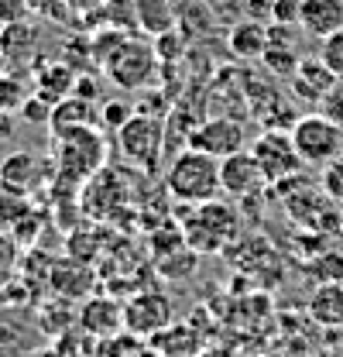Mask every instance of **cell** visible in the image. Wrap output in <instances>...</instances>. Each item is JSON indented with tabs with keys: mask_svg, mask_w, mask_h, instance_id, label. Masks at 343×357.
<instances>
[{
	"mask_svg": "<svg viewBox=\"0 0 343 357\" xmlns=\"http://www.w3.org/2000/svg\"><path fill=\"white\" fill-rule=\"evenodd\" d=\"M89 124H100V110L96 103H89L83 96L69 93L66 100H59L52 107V121H48V131L55 134H66V131H76V128H89Z\"/></svg>",
	"mask_w": 343,
	"mask_h": 357,
	"instance_id": "5bb4252c",
	"label": "cell"
},
{
	"mask_svg": "<svg viewBox=\"0 0 343 357\" xmlns=\"http://www.w3.org/2000/svg\"><path fill=\"white\" fill-rule=\"evenodd\" d=\"M24 100H28V89L21 86V79L10 76V73H0V114L21 110Z\"/></svg>",
	"mask_w": 343,
	"mask_h": 357,
	"instance_id": "d4e9b609",
	"label": "cell"
},
{
	"mask_svg": "<svg viewBox=\"0 0 343 357\" xmlns=\"http://www.w3.org/2000/svg\"><path fill=\"white\" fill-rule=\"evenodd\" d=\"M299 28L312 38H326L343 28V0H302Z\"/></svg>",
	"mask_w": 343,
	"mask_h": 357,
	"instance_id": "9a60e30c",
	"label": "cell"
},
{
	"mask_svg": "<svg viewBox=\"0 0 343 357\" xmlns=\"http://www.w3.org/2000/svg\"><path fill=\"white\" fill-rule=\"evenodd\" d=\"M261 62H264V69H268L271 76H278V79H292L302 59L296 55V48H268V52L261 55Z\"/></svg>",
	"mask_w": 343,
	"mask_h": 357,
	"instance_id": "cb8c5ba5",
	"label": "cell"
},
{
	"mask_svg": "<svg viewBox=\"0 0 343 357\" xmlns=\"http://www.w3.org/2000/svg\"><path fill=\"white\" fill-rule=\"evenodd\" d=\"M227 45H230V55H234V59H244V62L261 59V55L268 52V24L244 17L237 28H230Z\"/></svg>",
	"mask_w": 343,
	"mask_h": 357,
	"instance_id": "e0dca14e",
	"label": "cell"
},
{
	"mask_svg": "<svg viewBox=\"0 0 343 357\" xmlns=\"http://www.w3.org/2000/svg\"><path fill=\"white\" fill-rule=\"evenodd\" d=\"M155 66H158V52L155 42H141V38H124L121 48L100 66L103 76L121 89H141L148 86V79L155 76Z\"/></svg>",
	"mask_w": 343,
	"mask_h": 357,
	"instance_id": "8992f818",
	"label": "cell"
},
{
	"mask_svg": "<svg viewBox=\"0 0 343 357\" xmlns=\"http://www.w3.org/2000/svg\"><path fill=\"white\" fill-rule=\"evenodd\" d=\"M309 271L319 282H343V255L340 251H319V258L309 261Z\"/></svg>",
	"mask_w": 343,
	"mask_h": 357,
	"instance_id": "4316f807",
	"label": "cell"
},
{
	"mask_svg": "<svg viewBox=\"0 0 343 357\" xmlns=\"http://www.w3.org/2000/svg\"><path fill=\"white\" fill-rule=\"evenodd\" d=\"M55 165H59L62 178L89 182L107 165V137L96 131V124L59 134L55 137Z\"/></svg>",
	"mask_w": 343,
	"mask_h": 357,
	"instance_id": "3957f363",
	"label": "cell"
},
{
	"mask_svg": "<svg viewBox=\"0 0 343 357\" xmlns=\"http://www.w3.org/2000/svg\"><path fill=\"white\" fill-rule=\"evenodd\" d=\"M69 3V10H96V7H103V0H66Z\"/></svg>",
	"mask_w": 343,
	"mask_h": 357,
	"instance_id": "74e56055",
	"label": "cell"
},
{
	"mask_svg": "<svg viewBox=\"0 0 343 357\" xmlns=\"http://www.w3.org/2000/svg\"><path fill=\"white\" fill-rule=\"evenodd\" d=\"M292 141L302 165L326 169L330 162L343 158V124L330 121L326 114H305L292 124Z\"/></svg>",
	"mask_w": 343,
	"mask_h": 357,
	"instance_id": "277c9868",
	"label": "cell"
},
{
	"mask_svg": "<svg viewBox=\"0 0 343 357\" xmlns=\"http://www.w3.org/2000/svg\"><path fill=\"white\" fill-rule=\"evenodd\" d=\"M289 86H292V96H296L299 103L323 107V103L340 89V79H337V76L326 69V62L316 55V59H302L296 76L289 79Z\"/></svg>",
	"mask_w": 343,
	"mask_h": 357,
	"instance_id": "8fae6325",
	"label": "cell"
},
{
	"mask_svg": "<svg viewBox=\"0 0 343 357\" xmlns=\"http://www.w3.org/2000/svg\"><path fill=\"white\" fill-rule=\"evenodd\" d=\"M35 10L31 0H0V28L3 24H17V21H28V14Z\"/></svg>",
	"mask_w": 343,
	"mask_h": 357,
	"instance_id": "1f68e13d",
	"label": "cell"
},
{
	"mask_svg": "<svg viewBox=\"0 0 343 357\" xmlns=\"http://www.w3.org/2000/svg\"><path fill=\"white\" fill-rule=\"evenodd\" d=\"M251 155L257 158L261 172L268 178V185H278L285 178L299 176L302 169V158L296 151V141H292V131H282V128H264L251 141Z\"/></svg>",
	"mask_w": 343,
	"mask_h": 357,
	"instance_id": "52a82bcc",
	"label": "cell"
},
{
	"mask_svg": "<svg viewBox=\"0 0 343 357\" xmlns=\"http://www.w3.org/2000/svg\"><path fill=\"white\" fill-rule=\"evenodd\" d=\"M165 192L182 206H199V203L220 199V192H223L220 158L206 155V151H196V148L178 151L169 162V172H165Z\"/></svg>",
	"mask_w": 343,
	"mask_h": 357,
	"instance_id": "6da1fadb",
	"label": "cell"
},
{
	"mask_svg": "<svg viewBox=\"0 0 343 357\" xmlns=\"http://www.w3.org/2000/svg\"><path fill=\"white\" fill-rule=\"evenodd\" d=\"M319 185H323V192L333 199V203H340L343 206V158L337 162H330L326 169H323V176H319Z\"/></svg>",
	"mask_w": 343,
	"mask_h": 357,
	"instance_id": "f1b7e54d",
	"label": "cell"
},
{
	"mask_svg": "<svg viewBox=\"0 0 343 357\" xmlns=\"http://www.w3.org/2000/svg\"><path fill=\"white\" fill-rule=\"evenodd\" d=\"M172 326V303L158 289H141L124 299V330L137 337H155Z\"/></svg>",
	"mask_w": 343,
	"mask_h": 357,
	"instance_id": "ba28073f",
	"label": "cell"
},
{
	"mask_svg": "<svg viewBox=\"0 0 343 357\" xmlns=\"http://www.w3.org/2000/svg\"><path fill=\"white\" fill-rule=\"evenodd\" d=\"M299 17H302V0H275V7H271V21L275 24L299 28Z\"/></svg>",
	"mask_w": 343,
	"mask_h": 357,
	"instance_id": "4dcf8cb0",
	"label": "cell"
},
{
	"mask_svg": "<svg viewBox=\"0 0 343 357\" xmlns=\"http://www.w3.org/2000/svg\"><path fill=\"white\" fill-rule=\"evenodd\" d=\"M14 137V114H0V141Z\"/></svg>",
	"mask_w": 343,
	"mask_h": 357,
	"instance_id": "8d00e7d4",
	"label": "cell"
},
{
	"mask_svg": "<svg viewBox=\"0 0 343 357\" xmlns=\"http://www.w3.org/2000/svg\"><path fill=\"white\" fill-rule=\"evenodd\" d=\"M73 93L93 103V96H100V83L93 86V79H89V76H76V86H73Z\"/></svg>",
	"mask_w": 343,
	"mask_h": 357,
	"instance_id": "d590c367",
	"label": "cell"
},
{
	"mask_svg": "<svg viewBox=\"0 0 343 357\" xmlns=\"http://www.w3.org/2000/svg\"><path fill=\"white\" fill-rule=\"evenodd\" d=\"M38 357H66L62 351H48V354H38Z\"/></svg>",
	"mask_w": 343,
	"mask_h": 357,
	"instance_id": "f35d334b",
	"label": "cell"
},
{
	"mask_svg": "<svg viewBox=\"0 0 343 357\" xmlns=\"http://www.w3.org/2000/svg\"><path fill=\"white\" fill-rule=\"evenodd\" d=\"M117 148L124 155V162L151 172L165 151V124L162 117H151V114H134L128 124L117 131Z\"/></svg>",
	"mask_w": 343,
	"mask_h": 357,
	"instance_id": "5b68a950",
	"label": "cell"
},
{
	"mask_svg": "<svg viewBox=\"0 0 343 357\" xmlns=\"http://www.w3.org/2000/svg\"><path fill=\"white\" fill-rule=\"evenodd\" d=\"M271 7H275V0H244V14L251 17V21H271Z\"/></svg>",
	"mask_w": 343,
	"mask_h": 357,
	"instance_id": "836d02e7",
	"label": "cell"
},
{
	"mask_svg": "<svg viewBox=\"0 0 343 357\" xmlns=\"http://www.w3.org/2000/svg\"><path fill=\"white\" fill-rule=\"evenodd\" d=\"M17 265V237L0 230V278H7V271Z\"/></svg>",
	"mask_w": 343,
	"mask_h": 357,
	"instance_id": "d6a6232c",
	"label": "cell"
},
{
	"mask_svg": "<svg viewBox=\"0 0 343 357\" xmlns=\"http://www.w3.org/2000/svg\"><path fill=\"white\" fill-rule=\"evenodd\" d=\"M151 340L148 337H137L130 330H121L114 333L107 344H103V357H151Z\"/></svg>",
	"mask_w": 343,
	"mask_h": 357,
	"instance_id": "603a6c76",
	"label": "cell"
},
{
	"mask_svg": "<svg viewBox=\"0 0 343 357\" xmlns=\"http://www.w3.org/2000/svg\"><path fill=\"white\" fill-rule=\"evenodd\" d=\"M3 69H7V66H3V52H0V73H3Z\"/></svg>",
	"mask_w": 343,
	"mask_h": 357,
	"instance_id": "ab89813d",
	"label": "cell"
},
{
	"mask_svg": "<svg viewBox=\"0 0 343 357\" xmlns=\"http://www.w3.org/2000/svg\"><path fill=\"white\" fill-rule=\"evenodd\" d=\"M319 110H323V114H326L330 121L343 124V89H337V93H333V96H330V100H326V103L319 107Z\"/></svg>",
	"mask_w": 343,
	"mask_h": 357,
	"instance_id": "e575fe53",
	"label": "cell"
},
{
	"mask_svg": "<svg viewBox=\"0 0 343 357\" xmlns=\"http://www.w3.org/2000/svg\"><path fill=\"white\" fill-rule=\"evenodd\" d=\"M182 241L196 255H223L227 248H234L241 241V213L223 199L189 206V213L182 220Z\"/></svg>",
	"mask_w": 343,
	"mask_h": 357,
	"instance_id": "7a4b0ae2",
	"label": "cell"
},
{
	"mask_svg": "<svg viewBox=\"0 0 343 357\" xmlns=\"http://www.w3.org/2000/svg\"><path fill=\"white\" fill-rule=\"evenodd\" d=\"M79 330L89 337H103L110 340L114 333L124 330V303L121 299H110V296H93L86 299L83 310H79Z\"/></svg>",
	"mask_w": 343,
	"mask_h": 357,
	"instance_id": "7c38bea8",
	"label": "cell"
},
{
	"mask_svg": "<svg viewBox=\"0 0 343 357\" xmlns=\"http://www.w3.org/2000/svg\"><path fill=\"white\" fill-rule=\"evenodd\" d=\"M0 52H3V66L7 69L31 66L35 55H38V28H31L28 21L3 24V31H0Z\"/></svg>",
	"mask_w": 343,
	"mask_h": 357,
	"instance_id": "4fadbf2b",
	"label": "cell"
},
{
	"mask_svg": "<svg viewBox=\"0 0 343 357\" xmlns=\"http://www.w3.org/2000/svg\"><path fill=\"white\" fill-rule=\"evenodd\" d=\"M21 121H24V124H48V121H52V103H45L38 93H31V96L21 103Z\"/></svg>",
	"mask_w": 343,
	"mask_h": 357,
	"instance_id": "f546056e",
	"label": "cell"
},
{
	"mask_svg": "<svg viewBox=\"0 0 343 357\" xmlns=\"http://www.w3.org/2000/svg\"><path fill=\"white\" fill-rule=\"evenodd\" d=\"M309 316L316 326H326V330L343 326V282H323L309 296Z\"/></svg>",
	"mask_w": 343,
	"mask_h": 357,
	"instance_id": "2e32d148",
	"label": "cell"
},
{
	"mask_svg": "<svg viewBox=\"0 0 343 357\" xmlns=\"http://www.w3.org/2000/svg\"><path fill=\"white\" fill-rule=\"evenodd\" d=\"M35 178H38V162H35L31 151H14V155H7L0 162V185L10 189V192L28 196V189L35 185Z\"/></svg>",
	"mask_w": 343,
	"mask_h": 357,
	"instance_id": "ac0fdd59",
	"label": "cell"
},
{
	"mask_svg": "<svg viewBox=\"0 0 343 357\" xmlns=\"http://www.w3.org/2000/svg\"><path fill=\"white\" fill-rule=\"evenodd\" d=\"M199 258L203 255H196L189 244H178L175 251H169V255H162L158 258V271L165 275V278H189L192 271H196V265H199Z\"/></svg>",
	"mask_w": 343,
	"mask_h": 357,
	"instance_id": "44dd1931",
	"label": "cell"
},
{
	"mask_svg": "<svg viewBox=\"0 0 343 357\" xmlns=\"http://www.w3.org/2000/svg\"><path fill=\"white\" fill-rule=\"evenodd\" d=\"M220 185H223V192L230 199H241V203L261 196V189L268 185V178L261 172L257 158L251 155V148H244V151H237V155H230V158L220 162Z\"/></svg>",
	"mask_w": 343,
	"mask_h": 357,
	"instance_id": "30bf717a",
	"label": "cell"
},
{
	"mask_svg": "<svg viewBox=\"0 0 343 357\" xmlns=\"http://www.w3.org/2000/svg\"><path fill=\"white\" fill-rule=\"evenodd\" d=\"M319 59L326 62V69L343 83V28L333 31V35H326V38H319Z\"/></svg>",
	"mask_w": 343,
	"mask_h": 357,
	"instance_id": "484cf974",
	"label": "cell"
},
{
	"mask_svg": "<svg viewBox=\"0 0 343 357\" xmlns=\"http://www.w3.org/2000/svg\"><path fill=\"white\" fill-rule=\"evenodd\" d=\"M103 24L114 31H137V0H103Z\"/></svg>",
	"mask_w": 343,
	"mask_h": 357,
	"instance_id": "7402d4cb",
	"label": "cell"
},
{
	"mask_svg": "<svg viewBox=\"0 0 343 357\" xmlns=\"http://www.w3.org/2000/svg\"><path fill=\"white\" fill-rule=\"evenodd\" d=\"M130 117H134V107H130L128 100H110V103H103V110H100V124L114 134L121 131Z\"/></svg>",
	"mask_w": 343,
	"mask_h": 357,
	"instance_id": "83f0119b",
	"label": "cell"
},
{
	"mask_svg": "<svg viewBox=\"0 0 343 357\" xmlns=\"http://www.w3.org/2000/svg\"><path fill=\"white\" fill-rule=\"evenodd\" d=\"M185 148L206 151V155H213V158L223 162V158H230V155L247 148V134H244V124L234 121V117H210V121H199L192 128Z\"/></svg>",
	"mask_w": 343,
	"mask_h": 357,
	"instance_id": "9c48e42d",
	"label": "cell"
},
{
	"mask_svg": "<svg viewBox=\"0 0 343 357\" xmlns=\"http://www.w3.org/2000/svg\"><path fill=\"white\" fill-rule=\"evenodd\" d=\"M137 31H144L151 42L175 31V7H172V0H137Z\"/></svg>",
	"mask_w": 343,
	"mask_h": 357,
	"instance_id": "d6986e66",
	"label": "cell"
},
{
	"mask_svg": "<svg viewBox=\"0 0 343 357\" xmlns=\"http://www.w3.org/2000/svg\"><path fill=\"white\" fill-rule=\"evenodd\" d=\"M76 86V73L69 69V62H48L38 69V96H42L45 103H59V100H66L69 93Z\"/></svg>",
	"mask_w": 343,
	"mask_h": 357,
	"instance_id": "ffe728a7",
	"label": "cell"
}]
</instances>
